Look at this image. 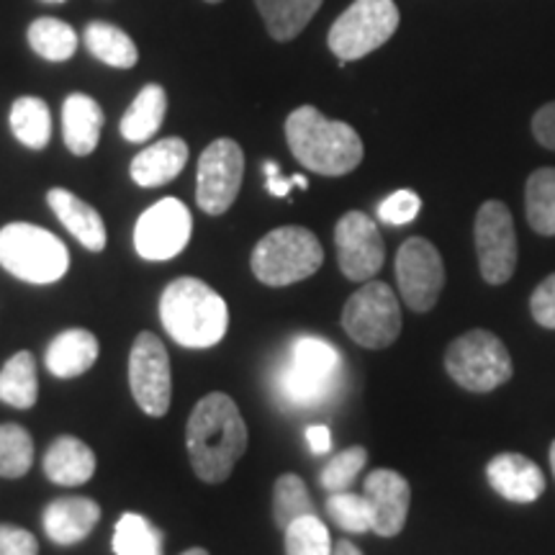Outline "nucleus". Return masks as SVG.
<instances>
[{"instance_id": "nucleus-1", "label": "nucleus", "mask_w": 555, "mask_h": 555, "mask_svg": "<svg viewBox=\"0 0 555 555\" xmlns=\"http://www.w3.org/2000/svg\"><path fill=\"white\" fill-rule=\"evenodd\" d=\"M191 468L201 481L224 483L247 450V425L224 391L208 393L193 406L185 427Z\"/></svg>"}, {"instance_id": "nucleus-2", "label": "nucleus", "mask_w": 555, "mask_h": 555, "mask_svg": "<svg viewBox=\"0 0 555 555\" xmlns=\"http://www.w3.org/2000/svg\"><path fill=\"white\" fill-rule=\"evenodd\" d=\"M291 155L317 176L339 178L363 163V139L345 121H332L314 106H301L286 119Z\"/></svg>"}, {"instance_id": "nucleus-3", "label": "nucleus", "mask_w": 555, "mask_h": 555, "mask_svg": "<svg viewBox=\"0 0 555 555\" xmlns=\"http://www.w3.org/2000/svg\"><path fill=\"white\" fill-rule=\"evenodd\" d=\"M159 319L178 345L191 350L219 345L229 327L227 301L198 278H178L159 298Z\"/></svg>"}, {"instance_id": "nucleus-4", "label": "nucleus", "mask_w": 555, "mask_h": 555, "mask_svg": "<svg viewBox=\"0 0 555 555\" xmlns=\"http://www.w3.org/2000/svg\"><path fill=\"white\" fill-rule=\"evenodd\" d=\"M0 268L18 281L47 286L65 278L69 253L65 242L47 229L16 221L0 229Z\"/></svg>"}, {"instance_id": "nucleus-5", "label": "nucleus", "mask_w": 555, "mask_h": 555, "mask_svg": "<svg viewBox=\"0 0 555 555\" xmlns=\"http://www.w3.org/2000/svg\"><path fill=\"white\" fill-rule=\"evenodd\" d=\"M324 249L307 227H278L253 249V273L266 286L281 288L307 281L322 268Z\"/></svg>"}, {"instance_id": "nucleus-6", "label": "nucleus", "mask_w": 555, "mask_h": 555, "mask_svg": "<svg viewBox=\"0 0 555 555\" xmlns=\"http://www.w3.org/2000/svg\"><path fill=\"white\" fill-rule=\"evenodd\" d=\"M339 367L343 360L335 345L319 337H298L278 378V388L288 404L317 406L335 391Z\"/></svg>"}, {"instance_id": "nucleus-7", "label": "nucleus", "mask_w": 555, "mask_h": 555, "mask_svg": "<svg viewBox=\"0 0 555 555\" xmlns=\"http://www.w3.org/2000/svg\"><path fill=\"white\" fill-rule=\"evenodd\" d=\"M446 371L466 391L489 393L512 378L515 365L502 339L486 330H470L450 343Z\"/></svg>"}, {"instance_id": "nucleus-8", "label": "nucleus", "mask_w": 555, "mask_h": 555, "mask_svg": "<svg viewBox=\"0 0 555 555\" xmlns=\"http://www.w3.org/2000/svg\"><path fill=\"white\" fill-rule=\"evenodd\" d=\"M393 0H356L330 29V50L339 62H352L376 52L399 29Z\"/></svg>"}, {"instance_id": "nucleus-9", "label": "nucleus", "mask_w": 555, "mask_h": 555, "mask_svg": "<svg viewBox=\"0 0 555 555\" xmlns=\"http://www.w3.org/2000/svg\"><path fill=\"white\" fill-rule=\"evenodd\" d=\"M343 330L352 343L367 350H380L397 343L401 335L399 298L386 283L365 281V286L347 298Z\"/></svg>"}, {"instance_id": "nucleus-10", "label": "nucleus", "mask_w": 555, "mask_h": 555, "mask_svg": "<svg viewBox=\"0 0 555 555\" xmlns=\"http://www.w3.org/2000/svg\"><path fill=\"white\" fill-rule=\"evenodd\" d=\"M245 152L234 139H217L204 150L196 172V201L208 217H221L240 196Z\"/></svg>"}, {"instance_id": "nucleus-11", "label": "nucleus", "mask_w": 555, "mask_h": 555, "mask_svg": "<svg viewBox=\"0 0 555 555\" xmlns=\"http://www.w3.org/2000/svg\"><path fill=\"white\" fill-rule=\"evenodd\" d=\"M476 255L486 283L502 286L517 270V232L512 211L502 201H486L476 214Z\"/></svg>"}, {"instance_id": "nucleus-12", "label": "nucleus", "mask_w": 555, "mask_h": 555, "mask_svg": "<svg viewBox=\"0 0 555 555\" xmlns=\"http://www.w3.org/2000/svg\"><path fill=\"white\" fill-rule=\"evenodd\" d=\"M131 397L147 416H165L172 399V373L165 343L152 332H139L129 352Z\"/></svg>"}, {"instance_id": "nucleus-13", "label": "nucleus", "mask_w": 555, "mask_h": 555, "mask_svg": "<svg viewBox=\"0 0 555 555\" xmlns=\"http://www.w3.org/2000/svg\"><path fill=\"white\" fill-rule=\"evenodd\" d=\"M399 294L412 311L425 314L446 288V266L429 240L409 237L397 253Z\"/></svg>"}, {"instance_id": "nucleus-14", "label": "nucleus", "mask_w": 555, "mask_h": 555, "mask_svg": "<svg viewBox=\"0 0 555 555\" xmlns=\"http://www.w3.org/2000/svg\"><path fill=\"white\" fill-rule=\"evenodd\" d=\"M191 232L189 206L178 198H163L137 219L134 247L144 260H170L183 253Z\"/></svg>"}, {"instance_id": "nucleus-15", "label": "nucleus", "mask_w": 555, "mask_h": 555, "mask_svg": "<svg viewBox=\"0 0 555 555\" xmlns=\"http://www.w3.org/2000/svg\"><path fill=\"white\" fill-rule=\"evenodd\" d=\"M337 262L347 281L365 283L384 268L386 247L376 221L363 211H347L335 227Z\"/></svg>"}, {"instance_id": "nucleus-16", "label": "nucleus", "mask_w": 555, "mask_h": 555, "mask_svg": "<svg viewBox=\"0 0 555 555\" xmlns=\"http://www.w3.org/2000/svg\"><path fill=\"white\" fill-rule=\"evenodd\" d=\"M363 494L373 509V532L380 538H397L406 525L412 489L397 470H371L363 483Z\"/></svg>"}, {"instance_id": "nucleus-17", "label": "nucleus", "mask_w": 555, "mask_h": 555, "mask_svg": "<svg viewBox=\"0 0 555 555\" xmlns=\"http://www.w3.org/2000/svg\"><path fill=\"white\" fill-rule=\"evenodd\" d=\"M491 489L506 502L532 504L543 496L545 476L535 461L522 453H502L491 457L486 466Z\"/></svg>"}, {"instance_id": "nucleus-18", "label": "nucleus", "mask_w": 555, "mask_h": 555, "mask_svg": "<svg viewBox=\"0 0 555 555\" xmlns=\"http://www.w3.org/2000/svg\"><path fill=\"white\" fill-rule=\"evenodd\" d=\"M101 506L90 496H60L47 504L44 532L57 545H78L95 530Z\"/></svg>"}, {"instance_id": "nucleus-19", "label": "nucleus", "mask_w": 555, "mask_h": 555, "mask_svg": "<svg viewBox=\"0 0 555 555\" xmlns=\"http://www.w3.org/2000/svg\"><path fill=\"white\" fill-rule=\"evenodd\" d=\"M189 163V144L178 137L159 139L131 159V180L142 189H159L176 180Z\"/></svg>"}, {"instance_id": "nucleus-20", "label": "nucleus", "mask_w": 555, "mask_h": 555, "mask_svg": "<svg viewBox=\"0 0 555 555\" xmlns=\"http://www.w3.org/2000/svg\"><path fill=\"white\" fill-rule=\"evenodd\" d=\"M54 217L62 221V227L80 242L90 253H101L106 247V224H103L101 214L93 206L86 204L73 191L52 189L47 193Z\"/></svg>"}, {"instance_id": "nucleus-21", "label": "nucleus", "mask_w": 555, "mask_h": 555, "mask_svg": "<svg viewBox=\"0 0 555 555\" xmlns=\"http://www.w3.org/2000/svg\"><path fill=\"white\" fill-rule=\"evenodd\" d=\"M101 345L93 332L65 330L47 347V367L57 378H78L88 373L99 360Z\"/></svg>"}, {"instance_id": "nucleus-22", "label": "nucleus", "mask_w": 555, "mask_h": 555, "mask_svg": "<svg viewBox=\"0 0 555 555\" xmlns=\"http://www.w3.org/2000/svg\"><path fill=\"white\" fill-rule=\"evenodd\" d=\"M103 129V111L86 93H73L62 106V134L73 155L86 157L99 147Z\"/></svg>"}, {"instance_id": "nucleus-23", "label": "nucleus", "mask_w": 555, "mask_h": 555, "mask_svg": "<svg viewBox=\"0 0 555 555\" xmlns=\"http://www.w3.org/2000/svg\"><path fill=\"white\" fill-rule=\"evenodd\" d=\"M95 453L73 435H62L44 455V474L57 486H82L95 474Z\"/></svg>"}, {"instance_id": "nucleus-24", "label": "nucleus", "mask_w": 555, "mask_h": 555, "mask_svg": "<svg viewBox=\"0 0 555 555\" xmlns=\"http://www.w3.org/2000/svg\"><path fill=\"white\" fill-rule=\"evenodd\" d=\"M165 111H168V95H165L163 86L150 82L139 90L127 114L121 116V137L134 144L147 142L163 127Z\"/></svg>"}, {"instance_id": "nucleus-25", "label": "nucleus", "mask_w": 555, "mask_h": 555, "mask_svg": "<svg viewBox=\"0 0 555 555\" xmlns=\"http://www.w3.org/2000/svg\"><path fill=\"white\" fill-rule=\"evenodd\" d=\"M324 0H255L275 41H291L309 26Z\"/></svg>"}, {"instance_id": "nucleus-26", "label": "nucleus", "mask_w": 555, "mask_h": 555, "mask_svg": "<svg viewBox=\"0 0 555 555\" xmlns=\"http://www.w3.org/2000/svg\"><path fill=\"white\" fill-rule=\"evenodd\" d=\"M39 399L37 363L29 350H21L0 367V401L13 409H31Z\"/></svg>"}, {"instance_id": "nucleus-27", "label": "nucleus", "mask_w": 555, "mask_h": 555, "mask_svg": "<svg viewBox=\"0 0 555 555\" xmlns=\"http://www.w3.org/2000/svg\"><path fill=\"white\" fill-rule=\"evenodd\" d=\"M86 47L93 57L106 62L108 67L129 69L139 62V50L131 37L119 26L106 21H93L86 29Z\"/></svg>"}, {"instance_id": "nucleus-28", "label": "nucleus", "mask_w": 555, "mask_h": 555, "mask_svg": "<svg viewBox=\"0 0 555 555\" xmlns=\"http://www.w3.org/2000/svg\"><path fill=\"white\" fill-rule=\"evenodd\" d=\"M11 131L24 147L44 150L52 137L50 106L37 95H24L11 106Z\"/></svg>"}, {"instance_id": "nucleus-29", "label": "nucleus", "mask_w": 555, "mask_h": 555, "mask_svg": "<svg viewBox=\"0 0 555 555\" xmlns=\"http://www.w3.org/2000/svg\"><path fill=\"white\" fill-rule=\"evenodd\" d=\"M525 211L532 232L555 237V168H540L527 178Z\"/></svg>"}, {"instance_id": "nucleus-30", "label": "nucleus", "mask_w": 555, "mask_h": 555, "mask_svg": "<svg viewBox=\"0 0 555 555\" xmlns=\"http://www.w3.org/2000/svg\"><path fill=\"white\" fill-rule=\"evenodd\" d=\"M29 44L41 60L65 62L78 50V37L75 29L60 18H37L29 26Z\"/></svg>"}, {"instance_id": "nucleus-31", "label": "nucleus", "mask_w": 555, "mask_h": 555, "mask_svg": "<svg viewBox=\"0 0 555 555\" xmlns=\"http://www.w3.org/2000/svg\"><path fill=\"white\" fill-rule=\"evenodd\" d=\"M116 555H163V532L134 512L121 515L114 530Z\"/></svg>"}, {"instance_id": "nucleus-32", "label": "nucleus", "mask_w": 555, "mask_h": 555, "mask_svg": "<svg viewBox=\"0 0 555 555\" xmlns=\"http://www.w3.org/2000/svg\"><path fill=\"white\" fill-rule=\"evenodd\" d=\"M307 515H317L307 483H304L296 474L278 476V481L273 486L275 525L281 527V530H286L291 522H296L298 517H307Z\"/></svg>"}, {"instance_id": "nucleus-33", "label": "nucleus", "mask_w": 555, "mask_h": 555, "mask_svg": "<svg viewBox=\"0 0 555 555\" xmlns=\"http://www.w3.org/2000/svg\"><path fill=\"white\" fill-rule=\"evenodd\" d=\"M34 440L21 425H0V476L21 478L31 470Z\"/></svg>"}, {"instance_id": "nucleus-34", "label": "nucleus", "mask_w": 555, "mask_h": 555, "mask_svg": "<svg viewBox=\"0 0 555 555\" xmlns=\"http://www.w3.org/2000/svg\"><path fill=\"white\" fill-rule=\"evenodd\" d=\"M283 535H286V555H332L335 551L327 525L317 515L298 517L283 530Z\"/></svg>"}, {"instance_id": "nucleus-35", "label": "nucleus", "mask_w": 555, "mask_h": 555, "mask_svg": "<svg viewBox=\"0 0 555 555\" xmlns=\"http://www.w3.org/2000/svg\"><path fill=\"white\" fill-rule=\"evenodd\" d=\"M327 515L332 522H335L339 530L352 532V535H360V532H373V509L371 502H367L365 494H350V491H337V494H330L327 499Z\"/></svg>"}, {"instance_id": "nucleus-36", "label": "nucleus", "mask_w": 555, "mask_h": 555, "mask_svg": "<svg viewBox=\"0 0 555 555\" xmlns=\"http://www.w3.org/2000/svg\"><path fill=\"white\" fill-rule=\"evenodd\" d=\"M367 463V450L363 446H352L343 450V453H337L327 466L322 468V474H319V483H322L324 491H330V494H337V491H347L352 483H356V478L360 470L365 468Z\"/></svg>"}, {"instance_id": "nucleus-37", "label": "nucleus", "mask_w": 555, "mask_h": 555, "mask_svg": "<svg viewBox=\"0 0 555 555\" xmlns=\"http://www.w3.org/2000/svg\"><path fill=\"white\" fill-rule=\"evenodd\" d=\"M420 208H422L420 196H416L414 191L401 189L397 193H391V196L378 206V217L380 221H386V224L391 227H404L409 221L416 219Z\"/></svg>"}, {"instance_id": "nucleus-38", "label": "nucleus", "mask_w": 555, "mask_h": 555, "mask_svg": "<svg viewBox=\"0 0 555 555\" xmlns=\"http://www.w3.org/2000/svg\"><path fill=\"white\" fill-rule=\"evenodd\" d=\"M532 319L545 330H555V273L547 275L530 296Z\"/></svg>"}, {"instance_id": "nucleus-39", "label": "nucleus", "mask_w": 555, "mask_h": 555, "mask_svg": "<svg viewBox=\"0 0 555 555\" xmlns=\"http://www.w3.org/2000/svg\"><path fill=\"white\" fill-rule=\"evenodd\" d=\"M0 555H39V543L24 527L0 525Z\"/></svg>"}, {"instance_id": "nucleus-40", "label": "nucleus", "mask_w": 555, "mask_h": 555, "mask_svg": "<svg viewBox=\"0 0 555 555\" xmlns=\"http://www.w3.org/2000/svg\"><path fill=\"white\" fill-rule=\"evenodd\" d=\"M262 170H266V189L270 196H275V198H286L294 185H298V189H307L309 185V180L304 178L301 172H298V176H291V178L283 176L281 168H278L273 159H268V163L262 165Z\"/></svg>"}, {"instance_id": "nucleus-41", "label": "nucleus", "mask_w": 555, "mask_h": 555, "mask_svg": "<svg viewBox=\"0 0 555 555\" xmlns=\"http://www.w3.org/2000/svg\"><path fill=\"white\" fill-rule=\"evenodd\" d=\"M532 134L545 150L555 152V101L545 103L543 108L532 116Z\"/></svg>"}, {"instance_id": "nucleus-42", "label": "nucleus", "mask_w": 555, "mask_h": 555, "mask_svg": "<svg viewBox=\"0 0 555 555\" xmlns=\"http://www.w3.org/2000/svg\"><path fill=\"white\" fill-rule=\"evenodd\" d=\"M307 442H309L311 453H317V455L330 453V448H332L330 427L327 425H311L307 429Z\"/></svg>"}, {"instance_id": "nucleus-43", "label": "nucleus", "mask_w": 555, "mask_h": 555, "mask_svg": "<svg viewBox=\"0 0 555 555\" xmlns=\"http://www.w3.org/2000/svg\"><path fill=\"white\" fill-rule=\"evenodd\" d=\"M332 555H363V551H360L358 545H352L350 540H339V543H335V551H332Z\"/></svg>"}, {"instance_id": "nucleus-44", "label": "nucleus", "mask_w": 555, "mask_h": 555, "mask_svg": "<svg viewBox=\"0 0 555 555\" xmlns=\"http://www.w3.org/2000/svg\"><path fill=\"white\" fill-rule=\"evenodd\" d=\"M183 555H208V551H204V547H191V551H185Z\"/></svg>"}, {"instance_id": "nucleus-45", "label": "nucleus", "mask_w": 555, "mask_h": 555, "mask_svg": "<svg viewBox=\"0 0 555 555\" xmlns=\"http://www.w3.org/2000/svg\"><path fill=\"white\" fill-rule=\"evenodd\" d=\"M551 468H553V476H555V440H553V446H551Z\"/></svg>"}, {"instance_id": "nucleus-46", "label": "nucleus", "mask_w": 555, "mask_h": 555, "mask_svg": "<svg viewBox=\"0 0 555 555\" xmlns=\"http://www.w3.org/2000/svg\"><path fill=\"white\" fill-rule=\"evenodd\" d=\"M44 3H65V0H44Z\"/></svg>"}, {"instance_id": "nucleus-47", "label": "nucleus", "mask_w": 555, "mask_h": 555, "mask_svg": "<svg viewBox=\"0 0 555 555\" xmlns=\"http://www.w3.org/2000/svg\"><path fill=\"white\" fill-rule=\"evenodd\" d=\"M206 3H221V0H206Z\"/></svg>"}]
</instances>
